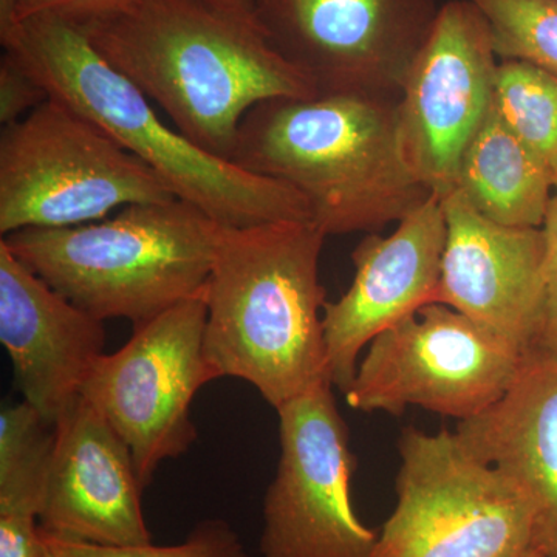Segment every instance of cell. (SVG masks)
<instances>
[{"label": "cell", "mask_w": 557, "mask_h": 557, "mask_svg": "<svg viewBox=\"0 0 557 557\" xmlns=\"http://www.w3.org/2000/svg\"><path fill=\"white\" fill-rule=\"evenodd\" d=\"M78 25L175 129L220 159H233L242 121L256 106L318 95L252 14L207 0H127Z\"/></svg>", "instance_id": "obj_1"}, {"label": "cell", "mask_w": 557, "mask_h": 557, "mask_svg": "<svg viewBox=\"0 0 557 557\" xmlns=\"http://www.w3.org/2000/svg\"><path fill=\"white\" fill-rule=\"evenodd\" d=\"M231 161L295 189L327 237L376 233L434 196L410 166L392 98L262 102L242 121Z\"/></svg>", "instance_id": "obj_2"}, {"label": "cell", "mask_w": 557, "mask_h": 557, "mask_svg": "<svg viewBox=\"0 0 557 557\" xmlns=\"http://www.w3.org/2000/svg\"><path fill=\"white\" fill-rule=\"evenodd\" d=\"M325 237L311 222L220 226L205 354L219 379L247 381L274 409L332 384L319 277Z\"/></svg>", "instance_id": "obj_3"}, {"label": "cell", "mask_w": 557, "mask_h": 557, "mask_svg": "<svg viewBox=\"0 0 557 557\" xmlns=\"http://www.w3.org/2000/svg\"><path fill=\"white\" fill-rule=\"evenodd\" d=\"M0 40L50 98L94 121L159 174L177 199L219 225L311 222L309 205L295 189L207 152L164 123L153 102L98 53L75 22L40 14L17 22Z\"/></svg>", "instance_id": "obj_4"}, {"label": "cell", "mask_w": 557, "mask_h": 557, "mask_svg": "<svg viewBox=\"0 0 557 557\" xmlns=\"http://www.w3.org/2000/svg\"><path fill=\"white\" fill-rule=\"evenodd\" d=\"M220 226L189 201L172 199L0 240L81 310L104 322L129 319L137 327L207 289Z\"/></svg>", "instance_id": "obj_5"}, {"label": "cell", "mask_w": 557, "mask_h": 557, "mask_svg": "<svg viewBox=\"0 0 557 557\" xmlns=\"http://www.w3.org/2000/svg\"><path fill=\"white\" fill-rule=\"evenodd\" d=\"M397 507L373 557H527L542 548L530 496L468 453L456 432L403 429ZM545 553V552H544Z\"/></svg>", "instance_id": "obj_6"}, {"label": "cell", "mask_w": 557, "mask_h": 557, "mask_svg": "<svg viewBox=\"0 0 557 557\" xmlns=\"http://www.w3.org/2000/svg\"><path fill=\"white\" fill-rule=\"evenodd\" d=\"M177 199L145 161L62 101L47 100L0 135V234L108 219Z\"/></svg>", "instance_id": "obj_7"}, {"label": "cell", "mask_w": 557, "mask_h": 557, "mask_svg": "<svg viewBox=\"0 0 557 557\" xmlns=\"http://www.w3.org/2000/svg\"><path fill=\"white\" fill-rule=\"evenodd\" d=\"M525 358L460 311L432 302L369 344L344 395L361 412L401 416L416 406L463 421L505 394Z\"/></svg>", "instance_id": "obj_8"}, {"label": "cell", "mask_w": 557, "mask_h": 557, "mask_svg": "<svg viewBox=\"0 0 557 557\" xmlns=\"http://www.w3.org/2000/svg\"><path fill=\"white\" fill-rule=\"evenodd\" d=\"M205 292L134 327L120 350L98 359L81 392L126 443L145 486L194 445V398L219 380L205 354Z\"/></svg>", "instance_id": "obj_9"}, {"label": "cell", "mask_w": 557, "mask_h": 557, "mask_svg": "<svg viewBox=\"0 0 557 557\" xmlns=\"http://www.w3.org/2000/svg\"><path fill=\"white\" fill-rule=\"evenodd\" d=\"M276 475L263 497L262 557H373L379 533L359 520L357 456L332 384L276 409Z\"/></svg>", "instance_id": "obj_10"}, {"label": "cell", "mask_w": 557, "mask_h": 557, "mask_svg": "<svg viewBox=\"0 0 557 557\" xmlns=\"http://www.w3.org/2000/svg\"><path fill=\"white\" fill-rule=\"evenodd\" d=\"M438 9L435 0H256L255 17L318 95L398 100Z\"/></svg>", "instance_id": "obj_11"}, {"label": "cell", "mask_w": 557, "mask_h": 557, "mask_svg": "<svg viewBox=\"0 0 557 557\" xmlns=\"http://www.w3.org/2000/svg\"><path fill=\"white\" fill-rule=\"evenodd\" d=\"M497 67L478 7L468 0L443 3L398 98L410 166L440 199L456 189L465 150L493 108Z\"/></svg>", "instance_id": "obj_12"}, {"label": "cell", "mask_w": 557, "mask_h": 557, "mask_svg": "<svg viewBox=\"0 0 557 557\" xmlns=\"http://www.w3.org/2000/svg\"><path fill=\"white\" fill-rule=\"evenodd\" d=\"M445 245L446 215L438 196L399 220L391 236L372 233L359 242L351 252L354 282L324 306L333 386L346 394L361 351L384 330L437 302Z\"/></svg>", "instance_id": "obj_13"}, {"label": "cell", "mask_w": 557, "mask_h": 557, "mask_svg": "<svg viewBox=\"0 0 557 557\" xmlns=\"http://www.w3.org/2000/svg\"><path fill=\"white\" fill-rule=\"evenodd\" d=\"M446 245L437 302L496 333L520 354L537 351L545 317V236L480 215L458 190L443 197Z\"/></svg>", "instance_id": "obj_14"}, {"label": "cell", "mask_w": 557, "mask_h": 557, "mask_svg": "<svg viewBox=\"0 0 557 557\" xmlns=\"http://www.w3.org/2000/svg\"><path fill=\"white\" fill-rule=\"evenodd\" d=\"M145 487L126 443L81 395L54 424L40 530L89 544H152L143 512Z\"/></svg>", "instance_id": "obj_15"}, {"label": "cell", "mask_w": 557, "mask_h": 557, "mask_svg": "<svg viewBox=\"0 0 557 557\" xmlns=\"http://www.w3.org/2000/svg\"><path fill=\"white\" fill-rule=\"evenodd\" d=\"M104 321L50 287L0 240V343L16 387L49 424L81 397L106 354Z\"/></svg>", "instance_id": "obj_16"}, {"label": "cell", "mask_w": 557, "mask_h": 557, "mask_svg": "<svg viewBox=\"0 0 557 557\" xmlns=\"http://www.w3.org/2000/svg\"><path fill=\"white\" fill-rule=\"evenodd\" d=\"M461 445L522 487L536 505L542 548L557 557V358L528 355L496 403L458 421Z\"/></svg>", "instance_id": "obj_17"}, {"label": "cell", "mask_w": 557, "mask_h": 557, "mask_svg": "<svg viewBox=\"0 0 557 557\" xmlns=\"http://www.w3.org/2000/svg\"><path fill=\"white\" fill-rule=\"evenodd\" d=\"M555 172L523 145L491 108L461 159L456 189L491 222L511 228H542Z\"/></svg>", "instance_id": "obj_18"}, {"label": "cell", "mask_w": 557, "mask_h": 557, "mask_svg": "<svg viewBox=\"0 0 557 557\" xmlns=\"http://www.w3.org/2000/svg\"><path fill=\"white\" fill-rule=\"evenodd\" d=\"M54 449V426L27 401L0 410V515L39 518Z\"/></svg>", "instance_id": "obj_19"}, {"label": "cell", "mask_w": 557, "mask_h": 557, "mask_svg": "<svg viewBox=\"0 0 557 557\" xmlns=\"http://www.w3.org/2000/svg\"><path fill=\"white\" fill-rule=\"evenodd\" d=\"M494 108L516 137L557 174V75L522 61H500Z\"/></svg>", "instance_id": "obj_20"}, {"label": "cell", "mask_w": 557, "mask_h": 557, "mask_svg": "<svg viewBox=\"0 0 557 557\" xmlns=\"http://www.w3.org/2000/svg\"><path fill=\"white\" fill-rule=\"evenodd\" d=\"M490 27L500 61H522L557 75V0H468Z\"/></svg>", "instance_id": "obj_21"}, {"label": "cell", "mask_w": 557, "mask_h": 557, "mask_svg": "<svg viewBox=\"0 0 557 557\" xmlns=\"http://www.w3.org/2000/svg\"><path fill=\"white\" fill-rule=\"evenodd\" d=\"M42 531V530H40ZM44 557H251L237 531L222 519L201 520L177 545H98L42 533Z\"/></svg>", "instance_id": "obj_22"}, {"label": "cell", "mask_w": 557, "mask_h": 557, "mask_svg": "<svg viewBox=\"0 0 557 557\" xmlns=\"http://www.w3.org/2000/svg\"><path fill=\"white\" fill-rule=\"evenodd\" d=\"M50 100L42 84L25 67L16 54L5 50L0 60V124L2 127L17 123Z\"/></svg>", "instance_id": "obj_23"}, {"label": "cell", "mask_w": 557, "mask_h": 557, "mask_svg": "<svg viewBox=\"0 0 557 557\" xmlns=\"http://www.w3.org/2000/svg\"><path fill=\"white\" fill-rule=\"evenodd\" d=\"M542 231L545 236V317L537 351L557 358V174Z\"/></svg>", "instance_id": "obj_24"}, {"label": "cell", "mask_w": 557, "mask_h": 557, "mask_svg": "<svg viewBox=\"0 0 557 557\" xmlns=\"http://www.w3.org/2000/svg\"><path fill=\"white\" fill-rule=\"evenodd\" d=\"M124 2L127 0H16V24L40 14H53L83 24L119 9Z\"/></svg>", "instance_id": "obj_25"}, {"label": "cell", "mask_w": 557, "mask_h": 557, "mask_svg": "<svg viewBox=\"0 0 557 557\" xmlns=\"http://www.w3.org/2000/svg\"><path fill=\"white\" fill-rule=\"evenodd\" d=\"M16 25V0H0V39L7 38Z\"/></svg>", "instance_id": "obj_26"}, {"label": "cell", "mask_w": 557, "mask_h": 557, "mask_svg": "<svg viewBox=\"0 0 557 557\" xmlns=\"http://www.w3.org/2000/svg\"><path fill=\"white\" fill-rule=\"evenodd\" d=\"M212 5L220 7L230 11H236L242 14H252L255 16L256 0H207Z\"/></svg>", "instance_id": "obj_27"}, {"label": "cell", "mask_w": 557, "mask_h": 557, "mask_svg": "<svg viewBox=\"0 0 557 557\" xmlns=\"http://www.w3.org/2000/svg\"><path fill=\"white\" fill-rule=\"evenodd\" d=\"M527 557H547L544 552H541V549H536V552L531 553V555H528Z\"/></svg>", "instance_id": "obj_28"}]
</instances>
